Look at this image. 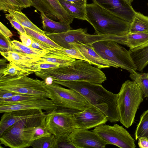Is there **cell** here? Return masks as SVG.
<instances>
[{"mask_svg":"<svg viewBox=\"0 0 148 148\" xmlns=\"http://www.w3.org/2000/svg\"><path fill=\"white\" fill-rule=\"evenodd\" d=\"M53 82L73 89L80 94L90 104L102 112L111 123L120 121L117 94L105 89L101 84L82 81H61Z\"/></svg>","mask_w":148,"mask_h":148,"instance_id":"obj_1","label":"cell"},{"mask_svg":"<svg viewBox=\"0 0 148 148\" xmlns=\"http://www.w3.org/2000/svg\"><path fill=\"white\" fill-rule=\"evenodd\" d=\"M35 73L36 76L44 80L50 77L53 80L82 81L101 84L107 79L100 69L82 60H76L56 68L41 69Z\"/></svg>","mask_w":148,"mask_h":148,"instance_id":"obj_2","label":"cell"},{"mask_svg":"<svg viewBox=\"0 0 148 148\" xmlns=\"http://www.w3.org/2000/svg\"><path fill=\"white\" fill-rule=\"evenodd\" d=\"M87 4L86 21L92 25L96 34L122 35L129 32L130 23L114 15L95 0Z\"/></svg>","mask_w":148,"mask_h":148,"instance_id":"obj_3","label":"cell"},{"mask_svg":"<svg viewBox=\"0 0 148 148\" xmlns=\"http://www.w3.org/2000/svg\"><path fill=\"white\" fill-rule=\"evenodd\" d=\"M143 92L135 81L127 80L117 94V101L121 123L126 128L133 123L136 114L143 101Z\"/></svg>","mask_w":148,"mask_h":148,"instance_id":"obj_4","label":"cell"},{"mask_svg":"<svg viewBox=\"0 0 148 148\" xmlns=\"http://www.w3.org/2000/svg\"><path fill=\"white\" fill-rule=\"evenodd\" d=\"M38 120L37 117L16 123L0 135L1 144L11 148H24L31 146Z\"/></svg>","mask_w":148,"mask_h":148,"instance_id":"obj_5","label":"cell"},{"mask_svg":"<svg viewBox=\"0 0 148 148\" xmlns=\"http://www.w3.org/2000/svg\"><path fill=\"white\" fill-rule=\"evenodd\" d=\"M92 45L101 58L110 61L117 68L126 70L130 73L137 70L129 51L116 42L101 40L93 43Z\"/></svg>","mask_w":148,"mask_h":148,"instance_id":"obj_6","label":"cell"},{"mask_svg":"<svg viewBox=\"0 0 148 148\" xmlns=\"http://www.w3.org/2000/svg\"><path fill=\"white\" fill-rule=\"evenodd\" d=\"M42 82L50 93V99L58 108L79 111L84 110L90 105L75 90L64 88L54 82L49 85L47 84L44 81H42Z\"/></svg>","mask_w":148,"mask_h":148,"instance_id":"obj_7","label":"cell"},{"mask_svg":"<svg viewBox=\"0 0 148 148\" xmlns=\"http://www.w3.org/2000/svg\"><path fill=\"white\" fill-rule=\"evenodd\" d=\"M45 35L56 44L66 49H69V44L79 42L84 44H90L100 41L111 40L118 43L119 35L90 34L87 33L86 29H71L58 33H45Z\"/></svg>","mask_w":148,"mask_h":148,"instance_id":"obj_8","label":"cell"},{"mask_svg":"<svg viewBox=\"0 0 148 148\" xmlns=\"http://www.w3.org/2000/svg\"><path fill=\"white\" fill-rule=\"evenodd\" d=\"M0 90L41 98L50 99L51 97L49 91L44 85L42 81L26 76L10 78H0Z\"/></svg>","mask_w":148,"mask_h":148,"instance_id":"obj_9","label":"cell"},{"mask_svg":"<svg viewBox=\"0 0 148 148\" xmlns=\"http://www.w3.org/2000/svg\"><path fill=\"white\" fill-rule=\"evenodd\" d=\"M76 111L58 108L45 112V124L49 131L57 140L69 136L76 128L73 120V113Z\"/></svg>","mask_w":148,"mask_h":148,"instance_id":"obj_10","label":"cell"},{"mask_svg":"<svg viewBox=\"0 0 148 148\" xmlns=\"http://www.w3.org/2000/svg\"><path fill=\"white\" fill-rule=\"evenodd\" d=\"M101 125L91 131L97 133L108 144L121 148H135L134 140L122 126L115 124L113 126Z\"/></svg>","mask_w":148,"mask_h":148,"instance_id":"obj_11","label":"cell"},{"mask_svg":"<svg viewBox=\"0 0 148 148\" xmlns=\"http://www.w3.org/2000/svg\"><path fill=\"white\" fill-rule=\"evenodd\" d=\"M73 120L76 128L88 130L108 121V117L94 106L90 104L84 110L73 113Z\"/></svg>","mask_w":148,"mask_h":148,"instance_id":"obj_12","label":"cell"},{"mask_svg":"<svg viewBox=\"0 0 148 148\" xmlns=\"http://www.w3.org/2000/svg\"><path fill=\"white\" fill-rule=\"evenodd\" d=\"M32 6L50 18L70 24L74 18L62 6L58 0H30Z\"/></svg>","mask_w":148,"mask_h":148,"instance_id":"obj_13","label":"cell"},{"mask_svg":"<svg viewBox=\"0 0 148 148\" xmlns=\"http://www.w3.org/2000/svg\"><path fill=\"white\" fill-rule=\"evenodd\" d=\"M69 138L76 148H104L108 143L92 131L75 128Z\"/></svg>","mask_w":148,"mask_h":148,"instance_id":"obj_14","label":"cell"},{"mask_svg":"<svg viewBox=\"0 0 148 148\" xmlns=\"http://www.w3.org/2000/svg\"><path fill=\"white\" fill-rule=\"evenodd\" d=\"M57 108L51 99L43 98L38 99L0 104V112L4 113L16 110L31 109H41L48 112Z\"/></svg>","mask_w":148,"mask_h":148,"instance_id":"obj_15","label":"cell"},{"mask_svg":"<svg viewBox=\"0 0 148 148\" xmlns=\"http://www.w3.org/2000/svg\"><path fill=\"white\" fill-rule=\"evenodd\" d=\"M99 4L119 18L130 23L136 12L127 0H95Z\"/></svg>","mask_w":148,"mask_h":148,"instance_id":"obj_16","label":"cell"},{"mask_svg":"<svg viewBox=\"0 0 148 148\" xmlns=\"http://www.w3.org/2000/svg\"><path fill=\"white\" fill-rule=\"evenodd\" d=\"M45 115V112L41 109L18 110L4 113L0 122V135L8 128L19 121Z\"/></svg>","mask_w":148,"mask_h":148,"instance_id":"obj_17","label":"cell"},{"mask_svg":"<svg viewBox=\"0 0 148 148\" xmlns=\"http://www.w3.org/2000/svg\"><path fill=\"white\" fill-rule=\"evenodd\" d=\"M69 49L74 48L78 50L87 60L88 63L100 69L116 66L110 61L101 58L94 50L92 44L78 42L69 44Z\"/></svg>","mask_w":148,"mask_h":148,"instance_id":"obj_18","label":"cell"},{"mask_svg":"<svg viewBox=\"0 0 148 148\" xmlns=\"http://www.w3.org/2000/svg\"><path fill=\"white\" fill-rule=\"evenodd\" d=\"M129 51L137 70L143 71L148 64V42Z\"/></svg>","mask_w":148,"mask_h":148,"instance_id":"obj_19","label":"cell"},{"mask_svg":"<svg viewBox=\"0 0 148 148\" xmlns=\"http://www.w3.org/2000/svg\"><path fill=\"white\" fill-rule=\"evenodd\" d=\"M148 42V33H131L121 36L120 44L133 49Z\"/></svg>","mask_w":148,"mask_h":148,"instance_id":"obj_20","label":"cell"},{"mask_svg":"<svg viewBox=\"0 0 148 148\" xmlns=\"http://www.w3.org/2000/svg\"><path fill=\"white\" fill-rule=\"evenodd\" d=\"M42 28L45 33L56 34L66 32L71 29L70 24L61 21L57 22L41 13Z\"/></svg>","mask_w":148,"mask_h":148,"instance_id":"obj_21","label":"cell"},{"mask_svg":"<svg viewBox=\"0 0 148 148\" xmlns=\"http://www.w3.org/2000/svg\"><path fill=\"white\" fill-rule=\"evenodd\" d=\"M1 55L10 62L14 63L23 69L38 59L29 57L14 51L5 52L0 51Z\"/></svg>","mask_w":148,"mask_h":148,"instance_id":"obj_22","label":"cell"},{"mask_svg":"<svg viewBox=\"0 0 148 148\" xmlns=\"http://www.w3.org/2000/svg\"><path fill=\"white\" fill-rule=\"evenodd\" d=\"M76 60L75 59L66 55L49 52L32 64H37L51 63L58 64L61 66L68 64Z\"/></svg>","mask_w":148,"mask_h":148,"instance_id":"obj_23","label":"cell"},{"mask_svg":"<svg viewBox=\"0 0 148 148\" xmlns=\"http://www.w3.org/2000/svg\"><path fill=\"white\" fill-rule=\"evenodd\" d=\"M11 43L12 51L26 56L39 59L48 53L27 46L16 40L11 41Z\"/></svg>","mask_w":148,"mask_h":148,"instance_id":"obj_24","label":"cell"},{"mask_svg":"<svg viewBox=\"0 0 148 148\" xmlns=\"http://www.w3.org/2000/svg\"><path fill=\"white\" fill-rule=\"evenodd\" d=\"M129 31L131 33H148V16L136 12L130 23Z\"/></svg>","mask_w":148,"mask_h":148,"instance_id":"obj_25","label":"cell"},{"mask_svg":"<svg viewBox=\"0 0 148 148\" xmlns=\"http://www.w3.org/2000/svg\"><path fill=\"white\" fill-rule=\"evenodd\" d=\"M32 73L10 62L0 70V78H10L28 75Z\"/></svg>","mask_w":148,"mask_h":148,"instance_id":"obj_26","label":"cell"},{"mask_svg":"<svg viewBox=\"0 0 148 148\" xmlns=\"http://www.w3.org/2000/svg\"><path fill=\"white\" fill-rule=\"evenodd\" d=\"M66 12L74 18L86 21L85 9L65 0H58Z\"/></svg>","mask_w":148,"mask_h":148,"instance_id":"obj_27","label":"cell"},{"mask_svg":"<svg viewBox=\"0 0 148 148\" xmlns=\"http://www.w3.org/2000/svg\"><path fill=\"white\" fill-rule=\"evenodd\" d=\"M23 27L45 35V32L34 24L21 11L9 10L8 12Z\"/></svg>","mask_w":148,"mask_h":148,"instance_id":"obj_28","label":"cell"},{"mask_svg":"<svg viewBox=\"0 0 148 148\" xmlns=\"http://www.w3.org/2000/svg\"><path fill=\"white\" fill-rule=\"evenodd\" d=\"M129 76L138 84L143 92V97H148V73L134 71L130 73Z\"/></svg>","mask_w":148,"mask_h":148,"instance_id":"obj_29","label":"cell"},{"mask_svg":"<svg viewBox=\"0 0 148 148\" xmlns=\"http://www.w3.org/2000/svg\"><path fill=\"white\" fill-rule=\"evenodd\" d=\"M31 146L34 148H58L57 139L52 134L34 140Z\"/></svg>","mask_w":148,"mask_h":148,"instance_id":"obj_30","label":"cell"},{"mask_svg":"<svg viewBox=\"0 0 148 148\" xmlns=\"http://www.w3.org/2000/svg\"><path fill=\"white\" fill-rule=\"evenodd\" d=\"M135 133L136 140L141 137L148 138V109L141 115Z\"/></svg>","mask_w":148,"mask_h":148,"instance_id":"obj_31","label":"cell"},{"mask_svg":"<svg viewBox=\"0 0 148 148\" xmlns=\"http://www.w3.org/2000/svg\"><path fill=\"white\" fill-rule=\"evenodd\" d=\"M24 28L27 34L36 39L45 43L52 48H59L62 47L56 44L45 35L41 34L27 28L24 27Z\"/></svg>","mask_w":148,"mask_h":148,"instance_id":"obj_32","label":"cell"},{"mask_svg":"<svg viewBox=\"0 0 148 148\" xmlns=\"http://www.w3.org/2000/svg\"><path fill=\"white\" fill-rule=\"evenodd\" d=\"M49 52L66 55L76 59L83 60L88 62L87 60L82 54L74 48L69 49L61 47L59 48H53Z\"/></svg>","mask_w":148,"mask_h":148,"instance_id":"obj_33","label":"cell"},{"mask_svg":"<svg viewBox=\"0 0 148 148\" xmlns=\"http://www.w3.org/2000/svg\"><path fill=\"white\" fill-rule=\"evenodd\" d=\"M24 8L16 0H0V10L5 12L9 10L21 11Z\"/></svg>","mask_w":148,"mask_h":148,"instance_id":"obj_34","label":"cell"},{"mask_svg":"<svg viewBox=\"0 0 148 148\" xmlns=\"http://www.w3.org/2000/svg\"><path fill=\"white\" fill-rule=\"evenodd\" d=\"M41 98H43L32 95L18 94L10 98L0 100V104L7 103H16L26 101L38 99Z\"/></svg>","mask_w":148,"mask_h":148,"instance_id":"obj_35","label":"cell"},{"mask_svg":"<svg viewBox=\"0 0 148 148\" xmlns=\"http://www.w3.org/2000/svg\"><path fill=\"white\" fill-rule=\"evenodd\" d=\"M51 134L47 130L45 123L36 127L32 141L43 137L49 136Z\"/></svg>","mask_w":148,"mask_h":148,"instance_id":"obj_36","label":"cell"},{"mask_svg":"<svg viewBox=\"0 0 148 148\" xmlns=\"http://www.w3.org/2000/svg\"><path fill=\"white\" fill-rule=\"evenodd\" d=\"M6 18L10 22L12 26L18 32L19 34H26L24 27L11 14H5Z\"/></svg>","mask_w":148,"mask_h":148,"instance_id":"obj_37","label":"cell"},{"mask_svg":"<svg viewBox=\"0 0 148 148\" xmlns=\"http://www.w3.org/2000/svg\"><path fill=\"white\" fill-rule=\"evenodd\" d=\"M0 36V51L5 52L12 51L10 38H6L1 34Z\"/></svg>","mask_w":148,"mask_h":148,"instance_id":"obj_38","label":"cell"},{"mask_svg":"<svg viewBox=\"0 0 148 148\" xmlns=\"http://www.w3.org/2000/svg\"><path fill=\"white\" fill-rule=\"evenodd\" d=\"M58 148H76L69 138L66 136L57 140Z\"/></svg>","mask_w":148,"mask_h":148,"instance_id":"obj_39","label":"cell"},{"mask_svg":"<svg viewBox=\"0 0 148 148\" xmlns=\"http://www.w3.org/2000/svg\"><path fill=\"white\" fill-rule=\"evenodd\" d=\"M20 38L22 42L24 45L30 47L33 40L31 37L27 34H19Z\"/></svg>","mask_w":148,"mask_h":148,"instance_id":"obj_40","label":"cell"},{"mask_svg":"<svg viewBox=\"0 0 148 148\" xmlns=\"http://www.w3.org/2000/svg\"><path fill=\"white\" fill-rule=\"evenodd\" d=\"M0 34L6 38H10L13 36L11 31L1 22H0Z\"/></svg>","mask_w":148,"mask_h":148,"instance_id":"obj_41","label":"cell"},{"mask_svg":"<svg viewBox=\"0 0 148 148\" xmlns=\"http://www.w3.org/2000/svg\"><path fill=\"white\" fill-rule=\"evenodd\" d=\"M18 94L19 93L10 91L0 90V100L10 98Z\"/></svg>","mask_w":148,"mask_h":148,"instance_id":"obj_42","label":"cell"},{"mask_svg":"<svg viewBox=\"0 0 148 148\" xmlns=\"http://www.w3.org/2000/svg\"><path fill=\"white\" fill-rule=\"evenodd\" d=\"M138 144L140 148H148V139L146 137H142L138 139Z\"/></svg>","mask_w":148,"mask_h":148,"instance_id":"obj_43","label":"cell"},{"mask_svg":"<svg viewBox=\"0 0 148 148\" xmlns=\"http://www.w3.org/2000/svg\"><path fill=\"white\" fill-rule=\"evenodd\" d=\"M72 3L84 8L85 9L87 4V0H65Z\"/></svg>","mask_w":148,"mask_h":148,"instance_id":"obj_44","label":"cell"},{"mask_svg":"<svg viewBox=\"0 0 148 148\" xmlns=\"http://www.w3.org/2000/svg\"><path fill=\"white\" fill-rule=\"evenodd\" d=\"M16 0L21 4L24 8L30 7L32 6V3L30 0Z\"/></svg>","mask_w":148,"mask_h":148,"instance_id":"obj_45","label":"cell"},{"mask_svg":"<svg viewBox=\"0 0 148 148\" xmlns=\"http://www.w3.org/2000/svg\"><path fill=\"white\" fill-rule=\"evenodd\" d=\"M130 3H131L134 0H127Z\"/></svg>","mask_w":148,"mask_h":148,"instance_id":"obj_46","label":"cell"},{"mask_svg":"<svg viewBox=\"0 0 148 148\" xmlns=\"http://www.w3.org/2000/svg\"><path fill=\"white\" fill-rule=\"evenodd\" d=\"M147 5H148V3H147Z\"/></svg>","mask_w":148,"mask_h":148,"instance_id":"obj_47","label":"cell"},{"mask_svg":"<svg viewBox=\"0 0 148 148\" xmlns=\"http://www.w3.org/2000/svg\"></svg>","mask_w":148,"mask_h":148,"instance_id":"obj_48","label":"cell"},{"mask_svg":"<svg viewBox=\"0 0 148 148\" xmlns=\"http://www.w3.org/2000/svg\"></svg>","mask_w":148,"mask_h":148,"instance_id":"obj_49","label":"cell"}]
</instances>
